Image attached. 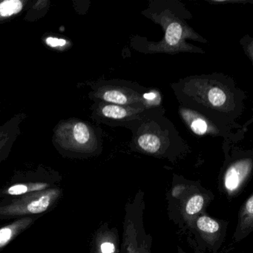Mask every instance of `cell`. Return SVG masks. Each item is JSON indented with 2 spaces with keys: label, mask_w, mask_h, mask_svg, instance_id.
I'll use <instances>...</instances> for the list:
<instances>
[{
  "label": "cell",
  "mask_w": 253,
  "mask_h": 253,
  "mask_svg": "<svg viewBox=\"0 0 253 253\" xmlns=\"http://www.w3.org/2000/svg\"><path fill=\"white\" fill-rule=\"evenodd\" d=\"M59 195L60 192L57 189H45L23 195L11 204L0 207V215L11 217L43 212L57 200Z\"/></svg>",
  "instance_id": "6da1fadb"
},
{
  "label": "cell",
  "mask_w": 253,
  "mask_h": 253,
  "mask_svg": "<svg viewBox=\"0 0 253 253\" xmlns=\"http://www.w3.org/2000/svg\"><path fill=\"white\" fill-rule=\"evenodd\" d=\"M250 170L249 161H240L232 165L226 171L224 177L225 187L229 192L238 189Z\"/></svg>",
  "instance_id": "7a4b0ae2"
},
{
  "label": "cell",
  "mask_w": 253,
  "mask_h": 253,
  "mask_svg": "<svg viewBox=\"0 0 253 253\" xmlns=\"http://www.w3.org/2000/svg\"><path fill=\"white\" fill-rule=\"evenodd\" d=\"M182 115L185 121L187 122L189 128L195 134L203 136L211 131L209 123L203 117L198 114L194 113L190 110L182 111Z\"/></svg>",
  "instance_id": "3957f363"
},
{
  "label": "cell",
  "mask_w": 253,
  "mask_h": 253,
  "mask_svg": "<svg viewBox=\"0 0 253 253\" xmlns=\"http://www.w3.org/2000/svg\"><path fill=\"white\" fill-rule=\"evenodd\" d=\"M134 95H129L126 91L120 88H111L103 93L102 97L106 102L118 106H128L134 103Z\"/></svg>",
  "instance_id": "277c9868"
},
{
  "label": "cell",
  "mask_w": 253,
  "mask_h": 253,
  "mask_svg": "<svg viewBox=\"0 0 253 253\" xmlns=\"http://www.w3.org/2000/svg\"><path fill=\"white\" fill-rule=\"evenodd\" d=\"M135 113V110L130 106H118V105H106L102 109L103 116L114 121H121L128 118Z\"/></svg>",
  "instance_id": "5b68a950"
},
{
  "label": "cell",
  "mask_w": 253,
  "mask_h": 253,
  "mask_svg": "<svg viewBox=\"0 0 253 253\" xmlns=\"http://www.w3.org/2000/svg\"><path fill=\"white\" fill-rule=\"evenodd\" d=\"M183 36V28L180 23L174 22L169 25L166 30L165 44L169 47L174 48L181 42Z\"/></svg>",
  "instance_id": "8992f818"
},
{
  "label": "cell",
  "mask_w": 253,
  "mask_h": 253,
  "mask_svg": "<svg viewBox=\"0 0 253 253\" xmlns=\"http://www.w3.org/2000/svg\"><path fill=\"white\" fill-rule=\"evenodd\" d=\"M205 97H207L209 104L216 108L223 107L228 100L226 91L217 86L210 87L207 91V95L203 96V98Z\"/></svg>",
  "instance_id": "52a82bcc"
},
{
  "label": "cell",
  "mask_w": 253,
  "mask_h": 253,
  "mask_svg": "<svg viewBox=\"0 0 253 253\" xmlns=\"http://www.w3.org/2000/svg\"><path fill=\"white\" fill-rule=\"evenodd\" d=\"M137 143L143 150L149 153H156L161 149V139L154 134H141L137 139Z\"/></svg>",
  "instance_id": "ba28073f"
},
{
  "label": "cell",
  "mask_w": 253,
  "mask_h": 253,
  "mask_svg": "<svg viewBox=\"0 0 253 253\" xmlns=\"http://www.w3.org/2000/svg\"><path fill=\"white\" fill-rule=\"evenodd\" d=\"M48 185L44 183H28V184H17L11 186L7 191V194L11 195H23L32 192L45 190Z\"/></svg>",
  "instance_id": "9c48e42d"
},
{
  "label": "cell",
  "mask_w": 253,
  "mask_h": 253,
  "mask_svg": "<svg viewBox=\"0 0 253 253\" xmlns=\"http://www.w3.org/2000/svg\"><path fill=\"white\" fill-rule=\"evenodd\" d=\"M26 224H27L26 220H22L16 222L14 224H11L0 229V248L6 245L14 238V235L18 232V231L21 228L24 227Z\"/></svg>",
  "instance_id": "30bf717a"
},
{
  "label": "cell",
  "mask_w": 253,
  "mask_h": 253,
  "mask_svg": "<svg viewBox=\"0 0 253 253\" xmlns=\"http://www.w3.org/2000/svg\"><path fill=\"white\" fill-rule=\"evenodd\" d=\"M23 8V3L19 0H8L0 3V16L11 17L20 12Z\"/></svg>",
  "instance_id": "8fae6325"
},
{
  "label": "cell",
  "mask_w": 253,
  "mask_h": 253,
  "mask_svg": "<svg viewBox=\"0 0 253 253\" xmlns=\"http://www.w3.org/2000/svg\"><path fill=\"white\" fill-rule=\"evenodd\" d=\"M197 226L200 230L207 233H214L219 229V223L207 216L200 217L197 220Z\"/></svg>",
  "instance_id": "7c38bea8"
},
{
  "label": "cell",
  "mask_w": 253,
  "mask_h": 253,
  "mask_svg": "<svg viewBox=\"0 0 253 253\" xmlns=\"http://www.w3.org/2000/svg\"><path fill=\"white\" fill-rule=\"evenodd\" d=\"M73 134L75 140L80 144H85L89 140V130L87 126L83 123H79L75 126Z\"/></svg>",
  "instance_id": "4fadbf2b"
},
{
  "label": "cell",
  "mask_w": 253,
  "mask_h": 253,
  "mask_svg": "<svg viewBox=\"0 0 253 253\" xmlns=\"http://www.w3.org/2000/svg\"><path fill=\"white\" fill-rule=\"evenodd\" d=\"M204 204V199L201 195H196L190 198L186 204V212L190 215L196 214L201 211Z\"/></svg>",
  "instance_id": "5bb4252c"
},
{
  "label": "cell",
  "mask_w": 253,
  "mask_h": 253,
  "mask_svg": "<svg viewBox=\"0 0 253 253\" xmlns=\"http://www.w3.org/2000/svg\"><path fill=\"white\" fill-rule=\"evenodd\" d=\"M45 42L47 45H49L52 48H57V47H63L66 45L67 41L66 40L58 39L55 38H48L45 40Z\"/></svg>",
  "instance_id": "9a60e30c"
},
{
  "label": "cell",
  "mask_w": 253,
  "mask_h": 253,
  "mask_svg": "<svg viewBox=\"0 0 253 253\" xmlns=\"http://www.w3.org/2000/svg\"><path fill=\"white\" fill-rule=\"evenodd\" d=\"M102 253H114L115 251V247L112 242H104L100 247Z\"/></svg>",
  "instance_id": "2e32d148"
}]
</instances>
